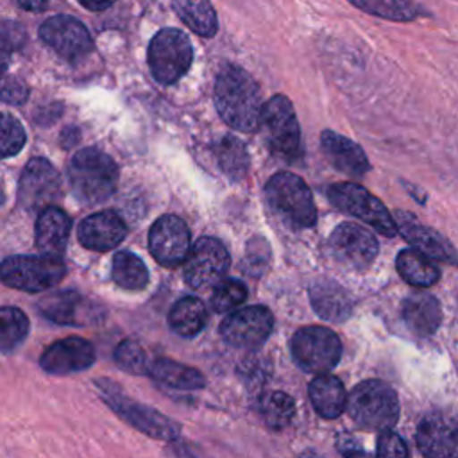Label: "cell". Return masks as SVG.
<instances>
[{
  "mask_svg": "<svg viewBox=\"0 0 458 458\" xmlns=\"http://www.w3.org/2000/svg\"><path fill=\"white\" fill-rule=\"evenodd\" d=\"M208 320L206 306L197 297H182L179 299L168 313V326L174 333L184 338H191L199 335Z\"/></svg>",
  "mask_w": 458,
  "mask_h": 458,
  "instance_id": "83f0119b",
  "label": "cell"
},
{
  "mask_svg": "<svg viewBox=\"0 0 458 458\" xmlns=\"http://www.w3.org/2000/svg\"><path fill=\"white\" fill-rule=\"evenodd\" d=\"M93 385L102 399V403L125 424L134 428L136 431L163 442H174L181 435V426L154 410L152 406L141 404L129 397L122 386L109 377H95Z\"/></svg>",
  "mask_w": 458,
  "mask_h": 458,
  "instance_id": "7a4b0ae2",
  "label": "cell"
},
{
  "mask_svg": "<svg viewBox=\"0 0 458 458\" xmlns=\"http://www.w3.org/2000/svg\"><path fill=\"white\" fill-rule=\"evenodd\" d=\"M39 38L68 61H79L93 50V39L88 29L72 16L57 14L43 21Z\"/></svg>",
  "mask_w": 458,
  "mask_h": 458,
  "instance_id": "2e32d148",
  "label": "cell"
},
{
  "mask_svg": "<svg viewBox=\"0 0 458 458\" xmlns=\"http://www.w3.org/2000/svg\"><path fill=\"white\" fill-rule=\"evenodd\" d=\"M38 311L59 326H91L104 320V308L75 290H59L38 301Z\"/></svg>",
  "mask_w": 458,
  "mask_h": 458,
  "instance_id": "7c38bea8",
  "label": "cell"
},
{
  "mask_svg": "<svg viewBox=\"0 0 458 458\" xmlns=\"http://www.w3.org/2000/svg\"><path fill=\"white\" fill-rule=\"evenodd\" d=\"M216 165L233 181H240L249 172V154L242 140L233 134H224L213 148Z\"/></svg>",
  "mask_w": 458,
  "mask_h": 458,
  "instance_id": "4dcf8cb0",
  "label": "cell"
},
{
  "mask_svg": "<svg viewBox=\"0 0 458 458\" xmlns=\"http://www.w3.org/2000/svg\"><path fill=\"white\" fill-rule=\"evenodd\" d=\"M310 299L315 311L331 322H342L351 315L352 301L347 290L329 279H320L311 284Z\"/></svg>",
  "mask_w": 458,
  "mask_h": 458,
  "instance_id": "d4e9b609",
  "label": "cell"
},
{
  "mask_svg": "<svg viewBox=\"0 0 458 458\" xmlns=\"http://www.w3.org/2000/svg\"><path fill=\"white\" fill-rule=\"evenodd\" d=\"M395 267L399 276L411 286H431L438 281L440 270L435 261L415 249H404L397 254Z\"/></svg>",
  "mask_w": 458,
  "mask_h": 458,
  "instance_id": "f1b7e54d",
  "label": "cell"
},
{
  "mask_svg": "<svg viewBox=\"0 0 458 458\" xmlns=\"http://www.w3.org/2000/svg\"><path fill=\"white\" fill-rule=\"evenodd\" d=\"M29 97V88L16 77L0 79V100L5 104H23Z\"/></svg>",
  "mask_w": 458,
  "mask_h": 458,
  "instance_id": "ab89813d",
  "label": "cell"
},
{
  "mask_svg": "<svg viewBox=\"0 0 458 458\" xmlns=\"http://www.w3.org/2000/svg\"><path fill=\"white\" fill-rule=\"evenodd\" d=\"M415 438L426 458H458V422L449 415H426L419 422Z\"/></svg>",
  "mask_w": 458,
  "mask_h": 458,
  "instance_id": "ffe728a7",
  "label": "cell"
},
{
  "mask_svg": "<svg viewBox=\"0 0 458 458\" xmlns=\"http://www.w3.org/2000/svg\"><path fill=\"white\" fill-rule=\"evenodd\" d=\"M213 100L220 118L234 131L254 132L259 129L261 91L252 75L242 66H222L215 81Z\"/></svg>",
  "mask_w": 458,
  "mask_h": 458,
  "instance_id": "6da1fadb",
  "label": "cell"
},
{
  "mask_svg": "<svg viewBox=\"0 0 458 458\" xmlns=\"http://www.w3.org/2000/svg\"><path fill=\"white\" fill-rule=\"evenodd\" d=\"M25 129L18 118L9 113H0V157L18 154L25 145Z\"/></svg>",
  "mask_w": 458,
  "mask_h": 458,
  "instance_id": "74e56055",
  "label": "cell"
},
{
  "mask_svg": "<svg viewBox=\"0 0 458 458\" xmlns=\"http://www.w3.org/2000/svg\"><path fill=\"white\" fill-rule=\"evenodd\" d=\"M351 419L367 429H390L399 417V399L392 386L379 379L358 383L347 397Z\"/></svg>",
  "mask_w": 458,
  "mask_h": 458,
  "instance_id": "5b68a950",
  "label": "cell"
},
{
  "mask_svg": "<svg viewBox=\"0 0 458 458\" xmlns=\"http://www.w3.org/2000/svg\"><path fill=\"white\" fill-rule=\"evenodd\" d=\"M247 299V286L238 279H222L211 293V308L216 313L234 311Z\"/></svg>",
  "mask_w": 458,
  "mask_h": 458,
  "instance_id": "8d00e7d4",
  "label": "cell"
},
{
  "mask_svg": "<svg viewBox=\"0 0 458 458\" xmlns=\"http://www.w3.org/2000/svg\"><path fill=\"white\" fill-rule=\"evenodd\" d=\"M292 354L302 370L326 374L338 363L342 344L333 329L324 326H308L301 327L293 335Z\"/></svg>",
  "mask_w": 458,
  "mask_h": 458,
  "instance_id": "30bf717a",
  "label": "cell"
},
{
  "mask_svg": "<svg viewBox=\"0 0 458 458\" xmlns=\"http://www.w3.org/2000/svg\"><path fill=\"white\" fill-rule=\"evenodd\" d=\"M376 458H408V449L404 440L390 429L381 431L377 437Z\"/></svg>",
  "mask_w": 458,
  "mask_h": 458,
  "instance_id": "f35d334b",
  "label": "cell"
},
{
  "mask_svg": "<svg viewBox=\"0 0 458 458\" xmlns=\"http://www.w3.org/2000/svg\"><path fill=\"white\" fill-rule=\"evenodd\" d=\"M259 125L270 152L283 161H295L301 156V127L293 104L284 95H274L263 104Z\"/></svg>",
  "mask_w": 458,
  "mask_h": 458,
  "instance_id": "52a82bcc",
  "label": "cell"
},
{
  "mask_svg": "<svg viewBox=\"0 0 458 458\" xmlns=\"http://www.w3.org/2000/svg\"><path fill=\"white\" fill-rule=\"evenodd\" d=\"M61 195V179L50 161L43 157L30 159L18 182V202L29 211L50 208Z\"/></svg>",
  "mask_w": 458,
  "mask_h": 458,
  "instance_id": "4fadbf2b",
  "label": "cell"
},
{
  "mask_svg": "<svg viewBox=\"0 0 458 458\" xmlns=\"http://www.w3.org/2000/svg\"><path fill=\"white\" fill-rule=\"evenodd\" d=\"M97 361L95 345L82 336L52 342L39 356V367L52 376H68L89 369Z\"/></svg>",
  "mask_w": 458,
  "mask_h": 458,
  "instance_id": "e0dca14e",
  "label": "cell"
},
{
  "mask_svg": "<svg viewBox=\"0 0 458 458\" xmlns=\"http://www.w3.org/2000/svg\"><path fill=\"white\" fill-rule=\"evenodd\" d=\"M320 147L327 161L349 177H363L370 168L363 148L335 131H322Z\"/></svg>",
  "mask_w": 458,
  "mask_h": 458,
  "instance_id": "7402d4cb",
  "label": "cell"
},
{
  "mask_svg": "<svg viewBox=\"0 0 458 458\" xmlns=\"http://www.w3.org/2000/svg\"><path fill=\"white\" fill-rule=\"evenodd\" d=\"M70 229H72V220L63 209H59L55 206L43 209L36 222L38 250H41V254H45V256L61 258V254L64 252L66 243H68Z\"/></svg>",
  "mask_w": 458,
  "mask_h": 458,
  "instance_id": "603a6c76",
  "label": "cell"
},
{
  "mask_svg": "<svg viewBox=\"0 0 458 458\" xmlns=\"http://www.w3.org/2000/svg\"><path fill=\"white\" fill-rule=\"evenodd\" d=\"M148 68L152 77L161 84L177 82L193 61L190 38L179 29H161L148 45Z\"/></svg>",
  "mask_w": 458,
  "mask_h": 458,
  "instance_id": "ba28073f",
  "label": "cell"
},
{
  "mask_svg": "<svg viewBox=\"0 0 458 458\" xmlns=\"http://www.w3.org/2000/svg\"><path fill=\"white\" fill-rule=\"evenodd\" d=\"M148 249L163 267H179L186 261L191 242L186 222L175 215L159 216L148 233Z\"/></svg>",
  "mask_w": 458,
  "mask_h": 458,
  "instance_id": "9a60e30c",
  "label": "cell"
},
{
  "mask_svg": "<svg viewBox=\"0 0 458 458\" xmlns=\"http://www.w3.org/2000/svg\"><path fill=\"white\" fill-rule=\"evenodd\" d=\"M172 7L195 34L202 38L216 34L218 20L209 0H172Z\"/></svg>",
  "mask_w": 458,
  "mask_h": 458,
  "instance_id": "f546056e",
  "label": "cell"
},
{
  "mask_svg": "<svg viewBox=\"0 0 458 458\" xmlns=\"http://www.w3.org/2000/svg\"><path fill=\"white\" fill-rule=\"evenodd\" d=\"M21 9H27V11H43L48 4V0H14Z\"/></svg>",
  "mask_w": 458,
  "mask_h": 458,
  "instance_id": "7bdbcfd3",
  "label": "cell"
},
{
  "mask_svg": "<svg viewBox=\"0 0 458 458\" xmlns=\"http://www.w3.org/2000/svg\"><path fill=\"white\" fill-rule=\"evenodd\" d=\"M30 322L23 310L0 306V352H11L29 336Z\"/></svg>",
  "mask_w": 458,
  "mask_h": 458,
  "instance_id": "836d02e7",
  "label": "cell"
},
{
  "mask_svg": "<svg viewBox=\"0 0 458 458\" xmlns=\"http://www.w3.org/2000/svg\"><path fill=\"white\" fill-rule=\"evenodd\" d=\"M401 315L408 329L419 336L433 335L442 322L440 302L422 292H415L403 301Z\"/></svg>",
  "mask_w": 458,
  "mask_h": 458,
  "instance_id": "cb8c5ba5",
  "label": "cell"
},
{
  "mask_svg": "<svg viewBox=\"0 0 458 458\" xmlns=\"http://www.w3.org/2000/svg\"><path fill=\"white\" fill-rule=\"evenodd\" d=\"M329 247L340 263L358 270L367 268L379 250L376 236L354 222L340 224L331 233Z\"/></svg>",
  "mask_w": 458,
  "mask_h": 458,
  "instance_id": "ac0fdd59",
  "label": "cell"
},
{
  "mask_svg": "<svg viewBox=\"0 0 458 458\" xmlns=\"http://www.w3.org/2000/svg\"><path fill=\"white\" fill-rule=\"evenodd\" d=\"M270 211L292 229H306L317 222V208L306 182L292 172H277L265 184Z\"/></svg>",
  "mask_w": 458,
  "mask_h": 458,
  "instance_id": "277c9868",
  "label": "cell"
},
{
  "mask_svg": "<svg viewBox=\"0 0 458 458\" xmlns=\"http://www.w3.org/2000/svg\"><path fill=\"white\" fill-rule=\"evenodd\" d=\"M259 411L268 428L281 431L292 422L295 415V403L288 394L272 390L261 397Z\"/></svg>",
  "mask_w": 458,
  "mask_h": 458,
  "instance_id": "e575fe53",
  "label": "cell"
},
{
  "mask_svg": "<svg viewBox=\"0 0 458 458\" xmlns=\"http://www.w3.org/2000/svg\"><path fill=\"white\" fill-rule=\"evenodd\" d=\"M72 193L82 204L95 206L107 200L118 184L116 163L98 148L79 150L68 165Z\"/></svg>",
  "mask_w": 458,
  "mask_h": 458,
  "instance_id": "3957f363",
  "label": "cell"
},
{
  "mask_svg": "<svg viewBox=\"0 0 458 458\" xmlns=\"http://www.w3.org/2000/svg\"><path fill=\"white\" fill-rule=\"evenodd\" d=\"M127 225L114 211H98L86 216L77 229L79 242L89 250H111L123 242Z\"/></svg>",
  "mask_w": 458,
  "mask_h": 458,
  "instance_id": "44dd1931",
  "label": "cell"
},
{
  "mask_svg": "<svg viewBox=\"0 0 458 458\" xmlns=\"http://www.w3.org/2000/svg\"><path fill=\"white\" fill-rule=\"evenodd\" d=\"M13 47H14V41H13L5 32L0 30V77H2L4 72L7 70Z\"/></svg>",
  "mask_w": 458,
  "mask_h": 458,
  "instance_id": "b9f144b4",
  "label": "cell"
},
{
  "mask_svg": "<svg viewBox=\"0 0 458 458\" xmlns=\"http://www.w3.org/2000/svg\"><path fill=\"white\" fill-rule=\"evenodd\" d=\"M329 202L340 211L360 218L377 233L392 238L397 234L395 224L385 204L369 190L356 182H336L327 188Z\"/></svg>",
  "mask_w": 458,
  "mask_h": 458,
  "instance_id": "9c48e42d",
  "label": "cell"
},
{
  "mask_svg": "<svg viewBox=\"0 0 458 458\" xmlns=\"http://www.w3.org/2000/svg\"><path fill=\"white\" fill-rule=\"evenodd\" d=\"M66 274L64 261L57 256H9L0 263V281L14 290L38 293L57 286Z\"/></svg>",
  "mask_w": 458,
  "mask_h": 458,
  "instance_id": "8992f818",
  "label": "cell"
},
{
  "mask_svg": "<svg viewBox=\"0 0 458 458\" xmlns=\"http://www.w3.org/2000/svg\"><path fill=\"white\" fill-rule=\"evenodd\" d=\"M229 252L213 236L199 238L184 261V281L193 290H204L222 281L229 268Z\"/></svg>",
  "mask_w": 458,
  "mask_h": 458,
  "instance_id": "8fae6325",
  "label": "cell"
},
{
  "mask_svg": "<svg viewBox=\"0 0 458 458\" xmlns=\"http://www.w3.org/2000/svg\"><path fill=\"white\" fill-rule=\"evenodd\" d=\"M274 317L265 306H247L231 311L220 324L224 340L240 349L259 347L272 333Z\"/></svg>",
  "mask_w": 458,
  "mask_h": 458,
  "instance_id": "5bb4252c",
  "label": "cell"
},
{
  "mask_svg": "<svg viewBox=\"0 0 458 458\" xmlns=\"http://www.w3.org/2000/svg\"><path fill=\"white\" fill-rule=\"evenodd\" d=\"M358 9L390 21H411L424 14V9L413 0H349Z\"/></svg>",
  "mask_w": 458,
  "mask_h": 458,
  "instance_id": "d6a6232c",
  "label": "cell"
},
{
  "mask_svg": "<svg viewBox=\"0 0 458 458\" xmlns=\"http://www.w3.org/2000/svg\"><path fill=\"white\" fill-rule=\"evenodd\" d=\"M311 404L320 417L335 419L347 406V392L344 383L331 374H318L308 386Z\"/></svg>",
  "mask_w": 458,
  "mask_h": 458,
  "instance_id": "484cf974",
  "label": "cell"
},
{
  "mask_svg": "<svg viewBox=\"0 0 458 458\" xmlns=\"http://www.w3.org/2000/svg\"><path fill=\"white\" fill-rule=\"evenodd\" d=\"M301 458H324V456H320V454H317L315 451H304L302 454H301Z\"/></svg>",
  "mask_w": 458,
  "mask_h": 458,
  "instance_id": "f6af8a7d",
  "label": "cell"
},
{
  "mask_svg": "<svg viewBox=\"0 0 458 458\" xmlns=\"http://www.w3.org/2000/svg\"><path fill=\"white\" fill-rule=\"evenodd\" d=\"M114 0H79V4L89 11H104L107 9Z\"/></svg>",
  "mask_w": 458,
  "mask_h": 458,
  "instance_id": "ee69618b",
  "label": "cell"
},
{
  "mask_svg": "<svg viewBox=\"0 0 458 458\" xmlns=\"http://www.w3.org/2000/svg\"><path fill=\"white\" fill-rule=\"evenodd\" d=\"M111 277L120 288L131 292L143 290L148 284V270L145 263L129 250H118L113 256Z\"/></svg>",
  "mask_w": 458,
  "mask_h": 458,
  "instance_id": "1f68e13d",
  "label": "cell"
},
{
  "mask_svg": "<svg viewBox=\"0 0 458 458\" xmlns=\"http://www.w3.org/2000/svg\"><path fill=\"white\" fill-rule=\"evenodd\" d=\"M267 259H268V245H267V242H263L261 249H256V242H250V243H249L247 256H245V265H249V267H247L249 274H250V272L254 274L256 267H258L259 270H263Z\"/></svg>",
  "mask_w": 458,
  "mask_h": 458,
  "instance_id": "60d3db41",
  "label": "cell"
},
{
  "mask_svg": "<svg viewBox=\"0 0 458 458\" xmlns=\"http://www.w3.org/2000/svg\"><path fill=\"white\" fill-rule=\"evenodd\" d=\"M392 218L397 233L403 234V238L411 245V249L422 252L433 261H444L449 265L458 263V254L454 247L438 231L419 224V220L406 211H395Z\"/></svg>",
  "mask_w": 458,
  "mask_h": 458,
  "instance_id": "d6986e66",
  "label": "cell"
},
{
  "mask_svg": "<svg viewBox=\"0 0 458 458\" xmlns=\"http://www.w3.org/2000/svg\"><path fill=\"white\" fill-rule=\"evenodd\" d=\"M147 376H150L159 385L177 390H197L206 385L204 376L197 369L170 358L150 360Z\"/></svg>",
  "mask_w": 458,
  "mask_h": 458,
  "instance_id": "4316f807",
  "label": "cell"
},
{
  "mask_svg": "<svg viewBox=\"0 0 458 458\" xmlns=\"http://www.w3.org/2000/svg\"><path fill=\"white\" fill-rule=\"evenodd\" d=\"M113 360L127 374L132 376H143L148 372L150 360L147 356V351L143 345L134 338H123L113 352Z\"/></svg>",
  "mask_w": 458,
  "mask_h": 458,
  "instance_id": "d590c367",
  "label": "cell"
}]
</instances>
